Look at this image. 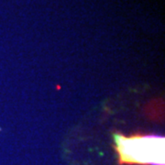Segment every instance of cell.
I'll return each mask as SVG.
<instances>
[{"instance_id":"obj_1","label":"cell","mask_w":165,"mask_h":165,"mask_svg":"<svg viewBox=\"0 0 165 165\" xmlns=\"http://www.w3.org/2000/svg\"><path fill=\"white\" fill-rule=\"evenodd\" d=\"M115 149L120 164L164 165L165 138L160 134H114Z\"/></svg>"}]
</instances>
